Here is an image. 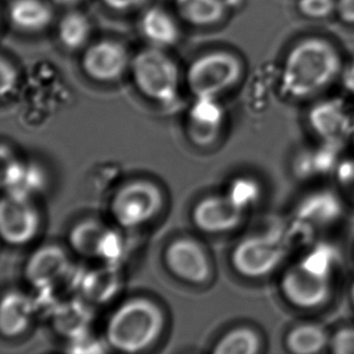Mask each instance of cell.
I'll use <instances>...</instances> for the list:
<instances>
[{"label":"cell","mask_w":354,"mask_h":354,"mask_svg":"<svg viewBox=\"0 0 354 354\" xmlns=\"http://www.w3.org/2000/svg\"><path fill=\"white\" fill-rule=\"evenodd\" d=\"M330 269L306 258L283 273L281 290L296 308L312 310L328 301L331 294Z\"/></svg>","instance_id":"obj_4"},{"label":"cell","mask_w":354,"mask_h":354,"mask_svg":"<svg viewBox=\"0 0 354 354\" xmlns=\"http://www.w3.org/2000/svg\"><path fill=\"white\" fill-rule=\"evenodd\" d=\"M132 75L140 92L147 98L171 105L179 96L180 72L171 57L157 47L140 51L131 63Z\"/></svg>","instance_id":"obj_3"},{"label":"cell","mask_w":354,"mask_h":354,"mask_svg":"<svg viewBox=\"0 0 354 354\" xmlns=\"http://www.w3.org/2000/svg\"><path fill=\"white\" fill-rule=\"evenodd\" d=\"M71 248L80 256L113 263L123 252V242L115 232L94 219L80 221L69 234Z\"/></svg>","instance_id":"obj_9"},{"label":"cell","mask_w":354,"mask_h":354,"mask_svg":"<svg viewBox=\"0 0 354 354\" xmlns=\"http://www.w3.org/2000/svg\"><path fill=\"white\" fill-rule=\"evenodd\" d=\"M91 312L82 302L73 301L59 306L55 313V328L71 337L80 339L91 321Z\"/></svg>","instance_id":"obj_22"},{"label":"cell","mask_w":354,"mask_h":354,"mask_svg":"<svg viewBox=\"0 0 354 354\" xmlns=\"http://www.w3.org/2000/svg\"><path fill=\"white\" fill-rule=\"evenodd\" d=\"M130 64L129 55L123 44L103 40L88 47L82 59L84 72L93 80L109 82L121 77Z\"/></svg>","instance_id":"obj_11"},{"label":"cell","mask_w":354,"mask_h":354,"mask_svg":"<svg viewBox=\"0 0 354 354\" xmlns=\"http://www.w3.org/2000/svg\"><path fill=\"white\" fill-rule=\"evenodd\" d=\"M341 72L337 48L324 39L310 37L288 51L281 69V88L292 98H310L335 82Z\"/></svg>","instance_id":"obj_1"},{"label":"cell","mask_w":354,"mask_h":354,"mask_svg":"<svg viewBox=\"0 0 354 354\" xmlns=\"http://www.w3.org/2000/svg\"><path fill=\"white\" fill-rule=\"evenodd\" d=\"M91 32L90 19L80 12H70L59 22V41L69 50L82 48L88 43Z\"/></svg>","instance_id":"obj_23"},{"label":"cell","mask_w":354,"mask_h":354,"mask_svg":"<svg viewBox=\"0 0 354 354\" xmlns=\"http://www.w3.org/2000/svg\"><path fill=\"white\" fill-rule=\"evenodd\" d=\"M163 204L160 189L152 182L133 181L122 186L111 203L113 219L125 229H134L156 216Z\"/></svg>","instance_id":"obj_6"},{"label":"cell","mask_w":354,"mask_h":354,"mask_svg":"<svg viewBox=\"0 0 354 354\" xmlns=\"http://www.w3.org/2000/svg\"><path fill=\"white\" fill-rule=\"evenodd\" d=\"M329 344L328 335L322 326L306 323L294 327L286 337L289 351L296 354H316Z\"/></svg>","instance_id":"obj_20"},{"label":"cell","mask_w":354,"mask_h":354,"mask_svg":"<svg viewBox=\"0 0 354 354\" xmlns=\"http://www.w3.org/2000/svg\"><path fill=\"white\" fill-rule=\"evenodd\" d=\"M242 73V63L235 55L213 51L192 62L186 80L194 96L217 97L235 86Z\"/></svg>","instance_id":"obj_5"},{"label":"cell","mask_w":354,"mask_h":354,"mask_svg":"<svg viewBox=\"0 0 354 354\" xmlns=\"http://www.w3.org/2000/svg\"><path fill=\"white\" fill-rule=\"evenodd\" d=\"M350 295H351L352 304H353L354 306V281L351 286V291H350Z\"/></svg>","instance_id":"obj_33"},{"label":"cell","mask_w":354,"mask_h":354,"mask_svg":"<svg viewBox=\"0 0 354 354\" xmlns=\"http://www.w3.org/2000/svg\"><path fill=\"white\" fill-rule=\"evenodd\" d=\"M285 256L281 240L272 235H254L240 241L232 254V265L242 277L259 279L279 266Z\"/></svg>","instance_id":"obj_7"},{"label":"cell","mask_w":354,"mask_h":354,"mask_svg":"<svg viewBox=\"0 0 354 354\" xmlns=\"http://www.w3.org/2000/svg\"><path fill=\"white\" fill-rule=\"evenodd\" d=\"M244 209L229 196L203 198L192 211L194 225L206 233H223L237 227L243 219Z\"/></svg>","instance_id":"obj_12"},{"label":"cell","mask_w":354,"mask_h":354,"mask_svg":"<svg viewBox=\"0 0 354 354\" xmlns=\"http://www.w3.org/2000/svg\"><path fill=\"white\" fill-rule=\"evenodd\" d=\"M57 5L62 6V7H69V6L76 5L80 3L82 0H53Z\"/></svg>","instance_id":"obj_32"},{"label":"cell","mask_w":354,"mask_h":354,"mask_svg":"<svg viewBox=\"0 0 354 354\" xmlns=\"http://www.w3.org/2000/svg\"><path fill=\"white\" fill-rule=\"evenodd\" d=\"M261 348L258 333L250 327H237L227 331L215 345L217 354H256Z\"/></svg>","instance_id":"obj_24"},{"label":"cell","mask_w":354,"mask_h":354,"mask_svg":"<svg viewBox=\"0 0 354 354\" xmlns=\"http://www.w3.org/2000/svg\"><path fill=\"white\" fill-rule=\"evenodd\" d=\"M70 271V262L63 248L47 245L37 250L26 267L28 281L38 289L53 288Z\"/></svg>","instance_id":"obj_13"},{"label":"cell","mask_w":354,"mask_h":354,"mask_svg":"<svg viewBox=\"0 0 354 354\" xmlns=\"http://www.w3.org/2000/svg\"><path fill=\"white\" fill-rule=\"evenodd\" d=\"M310 125L325 138L341 136L348 125V118L341 103L328 100L317 103L310 111Z\"/></svg>","instance_id":"obj_18"},{"label":"cell","mask_w":354,"mask_h":354,"mask_svg":"<svg viewBox=\"0 0 354 354\" xmlns=\"http://www.w3.org/2000/svg\"><path fill=\"white\" fill-rule=\"evenodd\" d=\"M0 88H1V95L5 97L10 94L15 88L17 84V72L15 68L10 62L1 59L0 63Z\"/></svg>","instance_id":"obj_28"},{"label":"cell","mask_w":354,"mask_h":354,"mask_svg":"<svg viewBox=\"0 0 354 354\" xmlns=\"http://www.w3.org/2000/svg\"><path fill=\"white\" fill-rule=\"evenodd\" d=\"M335 13L344 24L354 26V0H337Z\"/></svg>","instance_id":"obj_29"},{"label":"cell","mask_w":354,"mask_h":354,"mask_svg":"<svg viewBox=\"0 0 354 354\" xmlns=\"http://www.w3.org/2000/svg\"><path fill=\"white\" fill-rule=\"evenodd\" d=\"M223 122V107L216 97H196L188 120L190 140L198 146H209L218 138Z\"/></svg>","instance_id":"obj_14"},{"label":"cell","mask_w":354,"mask_h":354,"mask_svg":"<svg viewBox=\"0 0 354 354\" xmlns=\"http://www.w3.org/2000/svg\"><path fill=\"white\" fill-rule=\"evenodd\" d=\"M227 196L240 207L245 209L259 196V189L254 182L242 179L234 183Z\"/></svg>","instance_id":"obj_26"},{"label":"cell","mask_w":354,"mask_h":354,"mask_svg":"<svg viewBox=\"0 0 354 354\" xmlns=\"http://www.w3.org/2000/svg\"><path fill=\"white\" fill-rule=\"evenodd\" d=\"M180 17L196 26L218 24L225 14L223 0H176Z\"/></svg>","instance_id":"obj_19"},{"label":"cell","mask_w":354,"mask_h":354,"mask_svg":"<svg viewBox=\"0 0 354 354\" xmlns=\"http://www.w3.org/2000/svg\"><path fill=\"white\" fill-rule=\"evenodd\" d=\"M331 350L337 354H354V327L339 329L329 339Z\"/></svg>","instance_id":"obj_27"},{"label":"cell","mask_w":354,"mask_h":354,"mask_svg":"<svg viewBox=\"0 0 354 354\" xmlns=\"http://www.w3.org/2000/svg\"><path fill=\"white\" fill-rule=\"evenodd\" d=\"M40 215L26 196L9 194L0 205V230L3 240L13 245L32 241L40 229Z\"/></svg>","instance_id":"obj_8"},{"label":"cell","mask_w":354,"mask_h":354,"mask_svg":"<svg viewBox=\"0 0 354 354\" xmlns=\"http://www.w3.org/2000/svg\"><path fill=\"white\" fill-rule=\"evenodd\" d=\"M80 287L88 299L94 302H104L117 293L120 279L115 269L106 267L84 274Z\"/></svg>","instance_id":"obj_21"},{"label":"cell","mask_w":354,"mask_h":354,"mask_svg":"<svg viewBox=\"0 0 354 354\" xmlns=\"http://www.w3.org/2000/svg\"><path fill=\"white\" fill-rule=\"evenodd\" d=\"M140 30L145 39L157 48L174 46L180 38L178 22L162 8L147 10L140 18Z\"/></svg>","instance_id":"obj_15"},{"label":"cell","mask_w":354,"mask_h":354,"mask_svg":"<svg viewBox=\"0 0 354 354\" xmlns=\"http://www.w3.org/2000/svg\"><path fill=\"white\" fill-rule=\"evenodd\" d=\"M34 304L19 293H9L3 297L0 310V329L5 337L21 335L30 326Z\"/></svg>","instance_id":"obj_17"},{"label":"cell","mask_w":354,"mask_h":354,"mask_svg":"<svg viewBox=\"0 0 354 354\" xmlns=\"http://www.w3.org/2000/svg\"><path fill=\"white\" fill-rule=\"evenodd\" d=\"M341 80L345 90L354 95V62L341 72Z\"/></svg>","instance_id":"obj_31"},{"label":"cell","mask_w":354,"mask_h":354,"mask_svg":"<svg viewBox=\"0 0 354 354\" xmlns=\"http://www.w3.org/2000/svg\"><path fill=\"white\" fill-rule=\"evenodd\" d=\"M10 21L24 32H39L50 26L53 12L44 0H13L8 11Z\"/></svg>","instance_id":"obj_16"},{"label":"cell","mask_w":354,"mask_h":354,"mask_svg":"<svg viewBox=\"0 0 354 354\" xmlns=\"http://www.w3.org/2000/svg\"><path fill=\"white\" fill-rule=\"evenodd\" d=\"M337 0H298L299 13L308 19L320 20L335 12Z\"/></svg>","instance_id":"obj_25"},{"label":"cell","mask_w":354,"mask_h":354,"mask_svg":"<svg viewBox=\"0 0 354 354\" xmlns=\"http://www.w3.org/2000/svg\"><path fill=\"white\" fill-rule=\"evenodd\" d=\"M165 264L178 279L201 283L209 279L210 262L202 246L188 238H180L165 250Z\"/></svg>","instance_id":"obj_10"},{"label":"cell","mask_w":354,"mask_h":354,"mask_svg":"<svg viewBox=\"0 0 354 354\" xmlns=\"http://www.w3.org/2000/svg\"><path fill=\"white\" fill-rule=\"evenodd\" d=\"M147 0H103V3L118 12H127L144 5Z\"/></svg>","instance_id":"obj_30"},{"label":"cell","mask_w":354,"mask_h":354,"mask_svg":"<svg viewBox=\"0 0 354 354\" xmlns=\"http://www.w3.org/2000/svg\"><path fill=\"white\" fill-rule=\"evenodd\" d=\"M165 327V315L155 302L132 298L124 302L109 319L106 339L115 349L136 353L152 345Z\"/></svg>","instance_id":"obj_2"}]
</instances>
